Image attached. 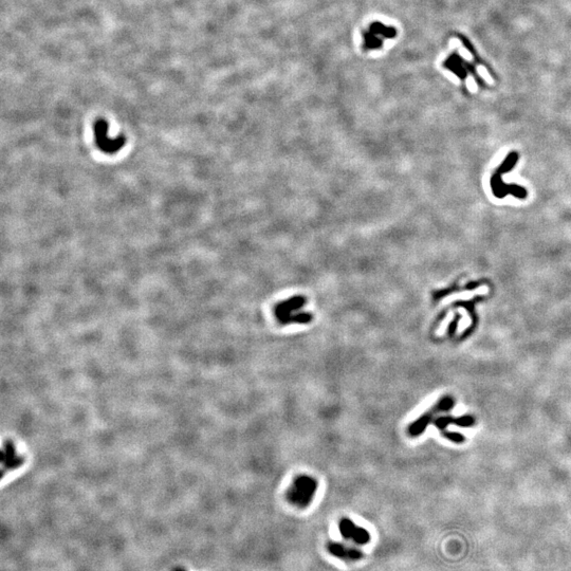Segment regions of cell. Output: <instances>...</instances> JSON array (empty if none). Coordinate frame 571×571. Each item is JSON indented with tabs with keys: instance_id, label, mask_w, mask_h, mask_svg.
Segmentation results:
<instances>
[{
	"instance_id": "obj_1",
	"label": "cell",
	"mask_w": 571,
	"mask_h": 571,
	"mask_svg": "<svg viewBox=\"0 0 571 571\" xmlns=\"http://www.w3.org/2000/svg\"><path fill=\"white\" fill-rule=\"evenodd\" d=\"M518 159V155L515 152H512L506 159L503 163L498 167L496 173H495L491 178V188L493 190V194L497 198H503L508 194H512L514 197L519 199H525L527 197V190L519 187V186H507V184L501 180V175L503 173H508L511 171Z\"/></svg>"
},
{
	"instance_id": "obj_9",
	"label": "cell",
	"mask_w": 571,
	"mask_h": 571,
	"mask_svg": "<svg viewBox=\"0 0 571 571\" xmlns=\"http://www.w3.org/2000/svg\"><path fill=\"white\" fill-rule=\"evenodd\" d=\"M457 325H458V320H455V321H454V322H453V323H452V324H451V326H450V328H449V330H450V334H451V335H452V334H453V333H454V332H455V330H456V327H457Z\"/></svg>"
},
{
	"instance_id": "obj_7",
	"label": "cell",
	"mask_w": 571,
	"mask_h": 571,
	"mask_svg": "<svg viewBox=\"0 0 571 571\" xmlns=\"http://www.w3.org/2000/svg\"><path fill=\"white\" fill-rule=\"evenodd\" d=\"M449 424H455L459 426H472L474 424V418L472 416H464L457 419L452 417H440L435 420V425L437 426L442 433L446 431V427Z\"/></svg>"
},
{
	"instance_id": "obj_8",
	"label": "cell",
	"mask_w": 571,
	"mask_h": 571,
	"mask_svg": "<svg viewBox=\"0 0 571 571\" xmlns=\"http://www.w3.org/2000/svg\"><path fill=\"white\" fill-rule=\"evenodd\" d=\"M443 435L446 436L447 438H449L450 440L454 441V442H457V443H461V442H464V440H465L464 436L461 435V434H458V433H449V432H447V431H444V432H443Z\"/></svg>"
},
{
	"instance_id": "obj_4",
	"label": "cell",
	"mask_w": 571,
	"mask_h": 571,
	"mask_svg": "<svg viewBox=\"0 0 571 571\" xmlns=\"http://www.w3.org/2000/svg\"><path fill=\"white\" fill-rule=\"evenodd\" d=\"M443 67L454 73L456 77L463 82H465L468 79V75H472V77L476 80L478 85L479 86L484 85V82L479 78V75H478L475 66L466 61L458 52H453L450 56H448L447 60L443 63Z\"/></svg>"
},
{
	"instance_id": "obj_6",
	"label": "cell",
	"mask_w": 571,
	"mask_h": 571,
	"mask_svg": "<svg viewBox=\"0 0 571 571\" xmlns=\"http://www.w3.org/2000/svg\"><path fill=\"white\" fill-rule=\"evenodd\" d=\"M327 549H328L329 553L332 554L333 557L344 561L356 562L363 558L362 551H360L357 548L348 547V546L337 542H329L328 545H327Z\"/></svg>"
},
{
	"instance_id": "obj_3",
	"label": "cell",
	"mask_w": 571,
	"mask_h": 571,
	"mask_svg": "<svg viewBox=\"0 0 571 571\" xmlns=\"http://www.w3.org/2000/svg\"><path fill=\"white\" fill-rule=\"evenodd\" d=\"M316 490V483L309 477H299L288 494V499L294 506L304 508L311 502Z\"/></svg>"
},
{
	"instance_id": "obj_5",
	"label": "cell",
	"mask_w": 571,
	"mask_h": 571,
	"mask_svg": "<svg viewBox=\"0 0 571 571\" xmlns=\"http://www.w3.org/2000/svg\"><path fill=\"white\" fill-rule=\"evenodd\" d=\"M339 529L344 539L352 541L358 545H366L371 541V535L366 529L358 527L348 518H343L341 520Z\"/></svg>"
},
{
	"instance_id": "obj_2",
	"label": "cell",
	"mask_w": 571,
	"mask_h": 571,
	"mask_svg": "<svg viewBox=\"0 0 571 571\" xmlns=\"http://www.w3.org/2000/svg\"><path fill=\"white\" fill-rule=\"evenodd\" d=\"M397 31L392 27L386 26L381 22H373L369 28L363 32V49L365 51L379 50L382 48L384 40L396 37Z\"/></svg>"
}]
</instances>
